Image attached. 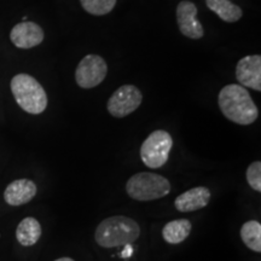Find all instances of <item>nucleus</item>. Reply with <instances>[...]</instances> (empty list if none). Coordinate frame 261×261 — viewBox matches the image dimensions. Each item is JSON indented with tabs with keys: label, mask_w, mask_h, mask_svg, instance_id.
Returning a JSON list of instances; mask_svg holds the SVG:
<instances>
[{
	"label": "nucleus",
	"mask_w": 261,
	"mask_h": 261,
	"mask_svg": "<svg viewBox=\"0 0 261 261\" xmlns=\"http://www.w3.org/2000/svg\"><path fill=\"white\" fill-rule=\"evenodd\" d=\"M218 103L223 115L237 125H250L259 116V110L249 92L246 87L237 84L223 87L218 97Z\"/></svg>",
	"instance_id": "1"
},
{
	"label": "nucleus",
	"mask_w": 261,
	"mask_h": 261,
	"mask_svg": "<svg viewBox=\"0 0 261 261\" xmlns=\"http://www.w3.org/2000/svg\"><path fill=\"white\" fill-rule=\"evenodd\" d=\"M41 237V225L35 218H24L16 228V238L23 247L34 246Z\"/></svg>",
	"instance_id": "13"
},
{
	"label": "nucleus",
	"mask_w": 261,
	"mask_h": 261,
	"mask_svg": "<svg viewBox=\"0 0 261 261\" xmlns=\"http://www.w3.org/2000/svg\"><path fill=\"white\" fill-rule=\"evenodd\" d=\"M236 77L243 87L261 91V57L259 55L246 56L237 63Z\"/></svg>",
	"instance_id": "9"
},
{
	"label": "nucleus",
	"mask_w": 261,
	"mask_h": 261,
	"mask_svg": "<svg viewBox=\"0 0 261 261\" xmlns=\"http://www.w3.org/2000/svg\"><path fill=\"white\" fill-rule=\"evenodd\" d=\"M11 42L18 48H32L40 45L44 40V31L34 22H21L10 33Z\"/></svg>",
	"instance_id": "10"
},
{
	"label": "nucleus",
	"mask_w": 261,
	"mask_h": 261,
	"mask_svg": "<svg viewBox=\"0 0 261 261\" xmlns=\"http://www.w3.org/2000/svg\"><path fill=\"white\" fill-rule=\"evenodd\" d=\"M37 195V185L29 179H18L5 189L4 200L9 205H22L31 202Z\"/></svg>",
	"instance_id": "12"
},
{
	"label": "nucleus",
	"mask_w": 261,
	"mask_h": 261,
	"mask_svg": "<svg viewBox=\"0 0 261 261\" xmlns=\"http://www.w3.org/2000/svg\"><path fill=\"white\" fill-rule=\"evenodd\" d=\"M247 181L249 187L257 192H261V162H253L249 167L247 168Z\"/></svg>",
	"instance_id": "18"
},
{
	"label": "nucleus",
	"mask_w": 261,
	"mask_h": 261,
	"mask_svg": "<svg viewBox=\"0 0 261 261\" xmlns=\"http://www.w3.org/2000/svg\"><path fill=\"white\" fill-rule=\"evenodd\" d=\"M140 236V227L136 220L123 215H115L99 223L94 240L103 248H115L122 244H130Z\"/></svg>",
	"instance_id": "2"
},
{
	"label": "nucleus",
	"mask_w": 261,
	"mask_h": 261,
	"mask_svg": "<svg viewBox=\"0 0 261 261\" xmlns=\"http://www.w3.org/2000/svg\"><path fill=\"white\" fill-rule=\"evenodd\" d=\"M241 238L247 248L253 252H261V224L256 220L247 221L241 227Z\"/></svg>",
	"instance_id": "16"
},
{
	"label": "nucleus",
	"mask_w": 261,
	"mask_h": 261,
	"mask_svg": "<svg viewBox=\"0 0 261 261\" xmlns=\"http://www.w3.org/2000/svg\"><path fill=\"white\" fill-rule=\"evenodd\" d=\"M108 73L106 61L97 55H87L80 61L75 71V80L81 89H93L102 84Z\"/></svg>",
	"instance_id": "7"
},
{
	"label": "nucleus",
	"mask_w": 261,
	"mask_h": 261,
	"mask_svg": "<svg viewBox=\"0 0 261 261\" xmlns=\"http://www.w3.org/2000/svg\"><path fill=\"white\" fill-rule=\"evenodd\" d=\"M177 22L181 34L190 39H201L204 31L197 19V8L194 3L180 2L177 6Z\"/></svg>",
	"instance_id": "8"
},
{
	"label": "nucleus",
	"mask_w": 261,
	"mask_h": 261,
	"mask_svg": "<svg viewBox=\"0 0 261 261\" xmlns=\"http://www.w3.org/2000/svg\"><path fill=\"white\" fill-rule=\"evenodd\" d=\"M126 191L130 198L140 202H148L165 197L171 192V182L163 175L156 173H137L128 179Z\"/></svg>",
	"instance_id": "4"
},
{
	"label": "nucleus",
	"mask_w": 261,
	"mask_h": 261,
	"mask_svg": "<svg viewBox=\"0 0 261 261\" xmlns=\"http://www.w3.org/2000/svg\"><path fill=\"white\" fill-rule=\"evenodd\" d=\"M191 227L192 225L188 219L172 220L163 226L162 237L169 244H179L189 237Z\"/></svg>",
	"instance_id": "14"
},
{
	"label": "nucleus",
	"mask_w": 261,
	"mask_h": 261,
	"mask_svg": "<svg viewBox=\"0 0 261 261\" xmlns=\"http://www.w3.org/2000/svg\"><path fill=\"white\" fill-rule=\"evenodd\" d=\"M80 3L85 11L94 16L109 14L116 5V0H80Z\"/></svg>",
	"instance_id": "17"
},
{
	"label": "nucleus",
	"mask_w": 261,
	"mask_h": 261,
	"mask_svg": "<svg viewBox=\"0 0 261 261\" xmlns=\"http://www.w3.org/2000/svg\"><path fill=\"white\" fill-rule=\"evenodd\" d=\"M205 5L217 14L218 17L228 23L240 21L243 15L242 9L230 0H205Z\"/></svg>",
	"instance_id": "15"
},
{
	"label": "nucleus",
	"mask_w": 261,
	"mask_h": 261,
	"mask_svg": "<svg viewBox=\"0 0 261 261\" xmlns=\"http://www.w3.org/2000/svg\"><path fill=\"white\" fill-rule=\"evenodd\" d=\"M211 201V191L205 187H196L182 192L175 198V208L181 213L200 211L207 207Z\"/></svg>",
	"instance_id": "11"
},
{
	"label": "nucleus",
	"mask_w": 261,
	"mask_h": 261,
	"mask_svg": "<svg viewBox=\"0 0 261 261\" xmlns=\"http://www.w3.org/2000/svg\"><path fill=\"white\" fill-rule=\"evenodd\" d=\"M172 146L173 139L168 132L163 129L154 130L140 146V159L146 167L160 168L168 161Z\"/></svg>",
	"instance_id": "5"
},
{
	"label": "nucleus",
	"mask_w": 261,
	"mask_h": 261,
	"mask_svg": "<svg viewBox=\"0 0 261 261\" xmlns=\"http://www.w3.org/2000/svg\"><path fill=\"white\" fill-rule=\"evenodd\" d=\"M55 261H74V260L70 259V257H60V259H57Z\"/></svg>",
	"instance_id": "19"
},
{
	"label": "nucleus",
	"mask_w": 261,
	"mask_h": 261,
	"mask_svg": "<svg viewBox=\"0 0 261 261\" xmlns=\"http://www.w3.org/2000/svg\"><path fill=\"white\" fill-rule=\"evenodd\" d=\"M11 91L21 109L32 115L44 113L47 107V96L37 79L28 74H17L11 80Z\"/></svg>",
	"instance_id": "3"
},
{
	"label": "nucleus",
	"mask_w": 261,
	"mask_h": 261,
	"mask_svg": "<svg viewBox=\"0 0 261 261\" xmlns=\"http://www.w3.org/2000/svg\"><path fill=\"white\" fill-rule=\"evenodd\" d=\"M142 100V92L135 85H123L108 100V112L114 117H126L138 109Z\"/></svg>",
	"instance_id": "6"
}]
</instances>
